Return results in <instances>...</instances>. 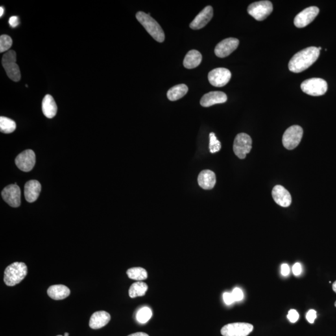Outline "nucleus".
I'll return each instance as SVG.
<instances>
[{"label": "nucleus", "instance_id": "obj_28", "mask_svg": "<svg viewBox=\"0 0 336 336\" xmlns=\"http://www.w3.org/2000/svg\"><path fill=\"white\" fill-rule=\"evenodd\" d=\"M153 313L151 309L144 307L139 309L137 314V320L139 323L145 324L151 319Z\"/></svg>", "mask_w": 336, "mask_h": 336}, {"label": "nucleus", "instance_id": "obj_24", "mask_svg": "<svg viewBox=\"0 0 336 336\" xmlns=\"http://www.w3.org/2000/svg\"><path fill=\"white\" fill-rule=\"evenodd\" d=\"M188 92V87L185 84H179L171 87L167 92L168 99L171 101H176L184 97Z\"/></svg>", "mask_w": 336, "mask_h": 336}, {"label": "nucleus", "instance_id": "obj_10", "mask_svg": "<svg viewBox=\"0 0 336 336\" xmlns=\"http://www.w3.org/2000/svg\"><path fill=\"white\" fill-rule=\"evenodd\" d=\"M232 74L229 69L217 68L213 70L208 74V79L212 86L222 87L230 81Z\"/></svg>", "mask_w": 336, "mask_h": 336}, {"label": "nucleus", "instance_id": "obj_26", "mask_svg": "<svg viewBox=\"0 0 336 336\" xmlns=\"http://www.w3.org/2000/svg\"><path fill=\"white\" fill-rule=\"evenodd\" d=\"M128 278L132 280L141 281L148 278L147 270L141 267L131 268L126 272Z\"/></svg>", "mask_w": 336, "mask_h": 336}, {"label": "nucleus", "instance_id": "obj_5", "mask_svg": "<svg viewBox=\"0 0 336 336\" xmlns=\"http://www.w3.org/2000/svg\"><path fill=\"white\" fill-rule=\"evenodd\" d=\"M2 65L10 79L15 82H18L20 80V70L16 64V54L15 51L11 50L4 54Z\"/></svg>", "mask_w": 336, "mask_h": 336}, {"label": "nucleus", "instance_id": "obj_7", "mask_svg": "<svg viewBox=\"0 0 336 336\" xmlns=\"http://www.w3.org/2000/svg\"><path fill=\"white\" fill-rule=\"evenodd\" d=\"M274 7L271 1H260L255 2L248 6V14L257 21H263L267 18L273 12Z\"/></svg>", "mask_w": 336, "mask_h": 336}, {"label": "nucleus", "instance_id": "obj_43", "mask_svg": "<svg viewBox=\"0 0 336 336\" xmlns=\"http://www.w3.org/2000/svg\"><path fill=\"white\" fill-rule=\"evenodd\" d=\"M335 306L336 307V302H335Z\"/></svg>", "mask_w": 336, "mask_h": 336}, {"label": "nucleus", "instance_id": "obj_6", "mask_svg": "<svg viewBox=\"0 0 336 336\" xmlns=\"http://www.w3.org/2000/svg\"><path fill=\"white\" fill-rule=\"evenodd\" d=\"M303 135V128L300 126H290L283 135V145L287 150L296 148L302 141Z\"/></svg>", "mask_w": 336, "mask_h": 336}, {"label": "nucleus", "instance_id": "obj_1", "mask_svg": "<svg viewBox=\"0 0 336 336\" xmlns=\"http://www.w3.org/2000/svg\"><path fill=\"white\" fill-rule=\"evenodd\" d=\"M320 51L318 47H309L299 51L290 61V71L300 73L308 69L319 58Z\"/></svg>", "mask_w": 336, "mask_h": 336}, {"label": "nucleus", "instance_id": "obj_8", "mask_svg": "<svg viewBox=\"0 0 336 336\" xmlns=\"http://www.w3.org/2000/svg\"><path fill=\"white\" fill-rule=\"evenodd\" d=\"M252 139L249 135L241 133L235 137L233 150L235 155L240 159H245L252 150Z\"/></svg>", "mask_w": 336, "mask_h": 336}, {"label": "nucleus", "instance_id": "obj_30", "mask_svg": "<svg viewBox=\"0 0 336 336\" xmlns=\"http://www.w3.org/2000/svg\"><path fill=\"white\" fill-rule=\"evenodd\" d=\"M210 137V143H209V149L211 153H215L216 152L220 151L221 149V143L216 138L214 133H211L209 135Z\"/></svg>", "mask_w": 336, "mask_h": 336}, {"label": "nucleus", "instance_id": "obj_29", "mask_svg": "<svg viewBox=\"0 0 336 336\" xmlns=\"http://www.w3.org/2000/svg\"><path fill=\"white\" fill-rule=\"evenodd\" d=\"M12 45L13 40L10 36L6 34L1 35L0 37V52L8 51Z\"/></svg>", "mask_w": 336, "mask_h": 336}, {"label": "nucleus", "instance_id": "obj_32", "mask_svg": "<svg viewBox=\"0 0 336 336\" xmlns=\"http://www.w3.org/2000/svg\"><path fill=\"white\" fill-rule=\"evenodd\" d=\"M299 317H300V315H299L298 312L295 309H291L289 312V315L287 316L288 319L292 323H294V322L297 321Z\"/></svg>", "mask_w": 336, "mask_h": 336}, {"label": "nucleus", "instance_id": "obj_3", "mask_svg": "<svg viewBox=\"0 0 336 336\" xmlns=\"http://www.w3.org/2000/svg\"><path fill=\"white\" fill-rule=\"evenodd\" d=\"M28 275V267L23 262H14L4 270V282L8 287L19 284Z\"/></svg>", "mask_w": 336, "mask_h": 336}, {"label": "nucleus", "instance_id": "obj_9", "mask_svg": "<svg viewBox=\"0 0 336 336\" xmlns=\"http://www.w3.org/2000/svg\"><path fill=\"white\" fill-rule=\"evenodd\" d=\"M254 330L253 325L246 322H234L226 325L221 329L223 336H247Z\"/></svg>", "mask_w": 336, "mask_h": 336}, {"label": "nucleus", "instance_id": "obj_4", "mask_svg": "<svg viewBox=\"0 0 336 336\" xmlns=\"http://www.w3.org/2000/svg\"><path fill=\"white\" fill-rule=\"evenodd\" d=\"M328 88L326 80L320 78H309L303 81L301 85L303 92L315 97L324 95Z\"/></svg>", "mask_w": 336, "mask_h": 336}, {"label": "nucleus", "instance_id": "obj_20", "mask_svg": "<svg viewBox=\"0 0 336 336\" xmlns=\"http://www.w3.org/2000/svg\"><path fill=\"white\" fill-rule=\"evenodd\" d=\"M198 181L199 185L202 189H213L216 183L215 174L211 170H204L199 174Z\"/></svg>", "mask_w": 336, "mask_h": 336}, {"label": "nucleus", "instance_id": "obj_40", "mask_svg": "<svg viewBox=\"0 0 336 336\" xmlns=\"http://www.w3.org/2000/svg\"><path fill=\"white\" fill-rule=\"evenodd\" d=\"M333 291L335 292L336 293V281L335 282H334L333 285Z\"/></svg>", "mask_w": 336, "mask_h": 336}, {"label": "nucleus", "instance_id": "obj_22", "mask_svg": "<svg viewBox=\"0 0 336 336\" xmlns=\"http://www.w3.org/2000/svg\"><path fill=\"white\" fill-rule=\"evenodd\" d=\"M42 110L44 115L48 119L55 117L58 112V107L55 100L51 95L47 94L44 97L42 102Z\"/></svg>", "mask_w": 336, "mask_h": 336}, {"label": "nucleus", "instance_id": "obj_41", "mask_svg": "<svg viewBox=\"0 0 336 336\" xmlns=\"http://www.w3.org/2000/svg\"><path fill=\"white\" fill-rule=\"evenodd\" d=\"M64 336H69V333H65L64 334Z\"/></svg>", "mask_w": 336, "mask_h": 336}, {"label": "nucleus", "instance_id": "obj_2", "mask_svg": "<svg viewBox=\"0 0 336 336\" xmlns=\"http://www.w3.org/2000/svg\"><path fill=\"white\" fill-rule=\"evenodd\" d=\"M136 17L153 38L159 43H163L165 41V35L162 28L155 19L150 16V13L147 14L143 12H139L137 13Z\"/></svg>", "mask_w": 336, "mask_h": 336}, {"label": "nucleus", "instance_id": "obj_23", "mask_svg": "<svg viewBox=\"0 0 336 336\" xmlns=\"http://www.w3.org/2000/svg\"><path fill=\"white\" fill-rule=\"evenodd\" d=\"M202 60V56L199 52L196 50H191L185 55L183 65L186 69L196 68L200 64Z\"/></svg>", "mask_w": 336, "mask_h": 336}, {"label": "nucleus", "instance_id": "obj_36", "mask_svg": "<svg viewBox=\"0 0 336 336\" xmlns=\"http://www.w3.org/2000/svg\"><path fill=\"white\" fill-rule=\"evenodd\" d=\"M302 265H300V263H296L294 264L293 267V274L295 276H298L300 275L301 274V273H302Z\"/></svg>", "mask_w": 336, "mask_h": 336}, {"label": "nucleus", "instance_id": "obj_12", "mask_svg": "<svg viewBox=\"0 0 336 336\" xmlns=\"http://www.w3.org/2000/svg\"><path fill=\"white\" fill-rule=\"evenodd\" d=\"M239 39L229 38L224 39L217 44L215 48V55L220 58H224L232 54L239 46Z\"/></svg>", "mask_w": 336, "mask_h": 336}, {"label": "nucleus", "instance_id": "obj_18", "mask_svg": "<svg viewBox=\"0 0 336 336\" xmlns=\"http://www.w3.org/2000/svg\"><path fill=\"white\" fill-rule=\"evenodd\" d=\"M111 316L107 312L100 311L95 312L92 315L89 326L93 329H98L103 328L110 322Z\"/></svg>", "mask_w": 336, "mask_h": 336}, {"label": "nucleus", "instance_id": "obj_33", "mask_svg": "<svg viewBox=\"0 0 336 336\" xmlns=\"http://www.w3.org/2000/svg\"><path fill=\"white\" fill-rule=\"evenodd\" d=\"M316 317H317V315H316V311L314 310V309H310L307 313L306 315V320L309 323L313 324L316 320Z\"/></svg>", "mask_w": 336, "mask_h": 336}, {"label": "nucleus", "instance_id": "obj_17", "mask_svg": "<svg viewBox=\"0 0 336 336\" xmlns=\"http://www.w3.org/2000/svg\"><path fill=\"white\" fill-rule=\"evenodd\" d=\"M228 100V96L223 92H210L202 96L200 104L204 107H209L214 105L224 104Z\"/></svg>", "mask_w": 336, "mask_h": 336}, {"label": "nucleus", "instance_id": "obj_35", "mask_svg": "<svg viewBox=\"0 0 336 336\" xmlns=\"http://www.w3.org/2000/svg\"><path fill=\"white\" fill-rule=\"evenodd\" d=\"M9 24L12 28H16L19 24V17L16 16H13L10 17L9 19Z\"/></svg>", "mask_w": 336, "mask_h": 336}, {"label": "nucleus", "instance_id": "obj_34", "mask_svg": "<svg viewBox=\"0 0 336 336\" xmlns=\"http://www.w3.org/2000/svg\"><path fill=\"white\" fill-rule=\"evenodd\" d=\"M223 299L225 303L228 305H232V303L235 302L232 293H228V292H226V293H224L223 294Z\"/></svg>", "mask_w": 336, "mask_h": 336}, {"label": "nucleus", "instance_id": "obj_42", "mask_svg": "<svg viewBox=\"0 0 336 336\" xmlns=\"http://www.w3.org/2000/svg\"><path fill=\"white\" fill-rule=\"evenodd\" d=\"M318 49H319L320 51H321V47H318Z\"/></svg>", "mask_w": 336, "mask_h": 336}, {"label": "nucleus", "instance_id": "obj_21", "mask_svg": "<svg viewBox=\"0 0 336 336\" xmlns=\"http://www.w3.org/2000/svg\"><path fill=\"white\" fill-rule=\"evenodd\" d=\"M47 293L50 298L54 300H61L68 297L71 291L68 287L63 285L51 286L47 289Z\"/></svg>", "mask_w": 336, "mask_h": 336}, {"label": "nucleus", "instance_id": "obj_37", "mask_svg": "<svg viewBox=\"0 0 336 336\" xmlns=\"http://www.w3.org/2000/svg\"><path fill=\"white\" fill-rule=\"evenodd\" d=\"M281 272L282 275L285 276L289 275L290 274V267L289 265L286 263L283 264V265H281Z\"/></svg>", "mask_w": 336, "mask_h": 336}, {"label": "nucleus", "instance_id": "obj_14", "mask_svg": "<svg viewBox=\"0 0 336 336\" xmlns=\"http://www.w3.org/2000/svg\"><path fill=\"white\" fill-rule=\"evenodd\" d=\"M15 163L17 168L24 172L31 171L36 163V155L31 150H26L16 157Z\"/></svg>", "mask_w": 336, "mask_h": 336}, {"label": "nucleus", "instance_id": "obj_15", "mask_svg": "<svg viewBox=\"0 0 336 336\" xmlns=\"http://www.w3.org/2000/svg\"><path fill=\"white\" fill-rule=\"evenodd\" d=\"M213 16V8L211 6H207L191 22L190 28L195 30L202 29L211 20Z\"/></svg>", "mask_w": 336, "mask_h": 336}, {"label": "nucleus", "instance_id": "obj_25", "mask_svg": "<svg viewBox=\"0 0 336 336\" xmlns=\"http://www.w3.org/2000/svg\"><path fill=\"white\" fill-rule=\"evenodd\" d=\"M148 289L147 283L143 281H137L136 283H133L131 286L128 293L130 298H134L143 296L146 294Z\"/></svg>", "mask_w": 336, "mask_h": 336}, {"label": "nucleus", "instance_id": "obj_27", "mask_svg": "<svg viewBox=\"0 0 336 336\" xmlns=\"http://www.w3.org/2000/svg\"><path fill=\"white\" fill-rule=\"evenodd\" d=\"M16 125L15 121L5 117H0V130L4 134H11L16 129Z\"/></svg>", "mask_w": 336, "mask_h": 336}, {"label": "nucleus", "instance_id": "obj_44", "mask_svg": "<svg viewBox=\"0 0 336 336\" xmlns=\"http://www.w3.org/2000/svg\"><path fill=\"white\" fill-rule=\"evenodd\" d=\"M61 336V335H59V336Z\"/></svg>", "mask_w": 336, "mask_h": 336}, {"label": "nucleus", "instance_id": "obj_16", "mask_svg": "<svg viewBox=\"0 0 336 336\" xmlns=\"http://www.w3.org/2000/svg\"><path fill=\"white\" fill-rule=\"evenodd\" d=\"M272 197L279 206L283 207H289L291 204V194L282 185H276L272 190Z\"/></svg>", "mask_w": 336, "mask_h": 336}, {"label": "nucleus", "instance_id": "obj_19", "mask_svg": "<svg viewBox=\"0 0 336 336\" xmlns=\"http://www.w3.org/2000/svg\"><path fill=\"white\" fill-rule=\"evenodd\" d=\"M41 191V185L38 181H28L25 186V196L28 202L36 201Z\"/></svg>", "mask_w": 336, "mask_h": 336}, {"label": "nucleus", "instance_id": "obj_39", "mask_svg": "<svg viewBox=\"0 0 336 336\" xmlns=\"http://www.w3.org/2000/svg\"><path fill=\"white\" fill-rule=\"evenodd\" d=\"M3 14H4V8H3V7H2V6H1V8H0V16L1 17L2 16H3Z\"/></svg>", "mask_w": 336, "mask_h": 336}, {"label": "nucleus", "instance_id": "obj_31", "mask_svg": "<svg viewBox=\"0 0 336 336\" xmlns=\"http://www.w3.org/2000/svg\"><path fill=\"white\" fill-rule=\"evenodd\" d=\"M232 294L235 302H240V301L243 300L244 293L242 290L240 289L239 288H235V289L233 290Z\"/></svg>", "mask_w": 336, "mask_h": 336}, {"label": "nucleus", "instance_id": "obj_11", "mask_svg": "<svg viewBox=\"0 0 336 336\" xmlns=\"http://www.w3.org/2000/svg\"><path fill=\"white\" fill-rule=\"evenodd\" d=\"M320 13V9L316 6H310V7L305 9L296 15L294 19V24L296 27L303 28L309 25L313 21Z\"/></svg>", "mask_w": 336, "mask_h": 336}, {"label": "nucleus", "instance_id": "obj_13", "mask_svg": "<svg viewBox=\"0 0 336 336\" xmlns=\"http://www.w3.org/2000/svg\"><path fill=\"white\" fill-rule=\"evenodd\" d=\"M2 197L7 204L13 207L21 204V190L18 185L11 184L6 186L1 193Z\"/></svg>", "mask_w": 336, "mask_h": 336}, {"label": "nucleus", "instance_id": "obj_38", "mask_svg": "<svg viewBox=\"0 0 336 336\" xmlns=\"http://www.w3.org/2000/svg\"><path fill=\"white\" fill-rule=\"evenodd\" d=\"M128 336H149V335H148L147 333L139 332L132 334Z\"/></svg>", "mask_w": 336, "mask_h": 336}]
</instances>
